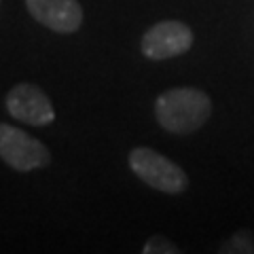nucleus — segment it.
Instances as JSON below:
<instances>
[{
    "label": "nucleus",
    "mask_w": 254,
    "mask_h": 254,
    "mask_svg": "<svg viewBox=\"0 0 254 254\" xmlns=\"http://www.w3.org/2000/svg\"><path fill=\"white\" fill-rule=\"evenodd\" d=\"M212 115V100L195 87H174L155 102V119L165 131L189 136L201 129Z\"/></svg>",
    "instance_id": "nucleus-1"
},
{
    "label": "nucleus",
    "mask_w": 254,
    "mask_h": 254,
    "mask_svg": "<svg viewBox=\"0 0 254 254\" xmlns=\"http://www.w3.org/2000/svg\"><path fill=\"white\" fill-rule=\"evenodd\" d=\"M129 168L144 185L165 195H180L189 187L187 174L165 155L153 148L140 146L129 153Z\"/></svg>",
    "instance_id": "nucleus-2"
},
{
    "label": "nucleus",
    "mask_w": 254,
    "mask_h": 254,
    "mask_svg": "<svg viewBox=\"0 0 254 254\" xmlns=\"http://www.w3.org/2000/svg\"><path fill=\"white\" fill-rule=\"evenodd\" d=\"M0 157L17 172L41 170L51 163L49 148L41 140L9 123H0Z\"/></svg>",
    "instance_id": "nucleus-3"
},
{
    "label": "nucleus",
    "mask_w": 254,
    "mask_h": 254,
    "mask_svg": "<svg viewBox=\"0 0 254 254\" xmlns=\"http://www.w3.org/2000/svg\"><path fill=\"white\" fill-rule=\"evenodd\" d=\"M193 47V32L187 23L176 19L157 21L140 41V49L148 60H170L187 53Z\"/></svg>",
    "instance_id": "nucleus-4"
},
{
    "label": "nucleus",
    "mask_w": 254,
    "mask_h": 254,
    "mask_svg": "<svg viewBox=\"0 0 254 254\" xmlns=\"http://www.w3.org/2000/svg\"><path fill=\"white\" fill-rule=\"evenodd\" d=\"M6 110L13 119L28 125H49L55 121V110L53 104L41 87L32 83H19L6 93Z\"/></svg>",
    "instance_id": "nucleus-5"
},
{
    "label": "nucleus",
    "mask_w": 254,
    "mask_h": 254,
    "mask_svg": "<svg viewBox=\"0 0 254 254\" xmlns=\"http://www.w3.org/2000/svg\"><path fill=\"white\" fill-rule=\"evenodd\" d=\"M26 9L41 26L58 34H72L83 26L78 0H26Z\"/></svg>",
    "instance_id": "nucleus-6"
},
{
    "label": "nucleus",
    "mask_w": 254,
    "mask_h": 254,
    "mask_svg": "<svg viewBox=\"0 0 254 254\" xmlns=\"http://www.w3.org/2000/svg\"><path fill=\"white\" fill-rule=\"evenodd\" d=\"M218 250L220 252H254V237L248 231H240L233 237H229Z\"/></svg>",
    "instance_id": "nucleus-7"
},
{
    "label": "nucleus",
    "mask_w": 254,
    "mask_h": 254,
    "mask_svg": "<svg viewBox=\"0 0 254 254\" xmlns=\"http://www.w3.org/2000/svg\"><path fill=\"white\" fill-rule=\"evenodd\" d=\"M144 254H178L180 248L172 240L163 235H153L150 240L144 244V248H142Z\"/></svg>",
    "instance_id": "nucleus-8"
}]
</instances>
